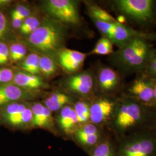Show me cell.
Wrapping results in <instances>:
<instances>
[{
	"label": "cell",
	"mask_w": 156,
	"mask_h": 156,
	"mask_svg": "<svg viewBox=\"0 0 156 156\" xmlns=\"http://www.w3.org/2000/svg\"><path fill=\"white\" fill-rule=\"evenodd\" d=\"M156 121V109L121 95L110 127L117 140L140 129L152 128Z\"/></svg>",
	"instance_id": "1"
},
{
	"label": "cell",
	"mask_w": 156,
	"mask_h": 156,
	"mask_svg": "<svg viewBox=\"0 0 156 156\" xmlns=\"http://www.w3.org/2000/svg\"><path fill=\"white\" fill-rule=\"evenodd\" d=\"M67 37V28L64 24L45 17L39 27L25 38L24 44L32 52L56 60L58 53L65 48Z\"/></svg>",
	"instance_id": "2"
},
{
	"label": "cell",
	"mask_w": 156,
	"mask_h": 156,
	"mask_svg": "<svg viewBox=\"0 0 156 156\" xmlns=\"http://www.w3.org/2000/svg\"><path fill=\"white\" fill-rule=\"evenodd\" d=\"M154 48L153 42L149 41L135 39L114 51L110 60L124 78L137 75L145 69Z\"/></svg>",
	"instance_id": "3"
},
{
	"label": "cell",
	"mask_w": 156,
	"mask_h": 156,
	"mask_svg": "<svg viewBox=\"0 0 156 156\" xmlns=\"http://www.w3.org/2000/svg\"><path fill=\"white\" fill-rule=\"evenodd\" d=\"M112 9L127 22L142 28L156 26V0H114L110 2Z\"/></svg>",
	"instance_id": "4"
},
{
	"label": "cell",
	"mask_w": 156,
	"mask_h": 156,
	"mask_svg": "<svg viewBox=\"0 0 156 156\" xmlns=\"http://www.w3.org/2000/svg\"><path fill=\"white\" fill-rule=\"evenodd\" d=\"M117 156H156V129L146 128L116 140Z\"/></svg>",
	"instance_id": "5"
},
{
	"label": "cell",
	"mask_w": 156,
	"mask_h": 156,
	"mask_svg": "<svg viewBox=\"0 0 156 156\" xmlns=\"http://www.w3.org/2000/svg\"><path fill=\"white\" fill-rule=\"evenodd\" d=\"M102 37L109 39L113 45L120 48L135 39H144L156 42V32L138 30L119 23L101 22L90 18Z\"/></svg>",
	"instance_id": "6"
},
{
	"label": "cell",
	"mask_w": 156,
	"mask_h": 156,
	"mask_svg": "<svg viewBox=\"0 0 156 156\" xmlns=\"http://www.w3.org/2000/svg\"><path fill=\"white\" fill-rule=\"evenodd\" d=\"M32 119L31 105L26 101L15 102L0 108V125L11 130L31 128Z\"/></svg>",
	"instance_id": "7"
},
{
	"label": "cell",
	"mask_w": 156,
	"mask_h": 156,
	"mask_svg": "<svg viewBox=\"0 0 156 156\" xmlns=\"http://www.w3.org/2000/svg\"><path fill=\"white\" fill-rule=\"evenodd\" d=\"M43 8L48 16L65 24L81 26L82 19L79 14L78 2L73 0H48Z\"/></svg>",
	"instance_id": "8"
},
{
	"label": "cell",
	"mask_w": 156,
	"mask_h": 156,
	"mask_svg": "<svg viewBox=\"0 0 156 156\" xmlns=\"http://www.w3.org/2000/svg\"><path fill=\"white\" fill-rule=\"evenodd\" d=\"M119 97L97 95L90 101V122L101 128L110 126Z\"/></svg>",
	"instance_id": "9"
},
{
	"label": "cell",
	"mask_w": 156,
	"mask_h": 156,
	"mask_svg": "<svg viewBox=\"0 0 156 156\" xmlns=\"http://www.w3.org/2000/svg\"><path fill=\"white\" fill-rule=\"evenodd\" d=\"M122 95L132 98L146 106L154 108V80L142 73L126 84Z\"/></svg>",
	"instance_id": "10"
},
{
	"label": "cell",
	"mask_w": 156,
	"mask_h": 156,
	"mask_svg": "<svg viewBox=\"0 0 156 156\" xmlns=\"http://www.w3.org/2000/svg\"><path fill=\"white\" fill-rule=\"evenodd\" d=\"M95 79L98 94L119 97L126 86L123 76L115 69L107 66L99 68Z\"/></svg>",
	"instance_id": "11"
},
{
	"label": "cell",
	"mask_w": 156,
	"mask_h": 156,
	"mask_svg": "<svg viewBox=\"0 0 156 156\" xmlns=\"http://www.w3.org/2000/svg\"><path fill=\"white\" fill-rule=\"evenodd\" d=\"M66 86L85 100L90 101L97 95L95 75L90 71L73 73L66 80Z\"/></svg>",
	"instance_id": "12"
},
{
	"label": "cell",
	"mask_w": 156,
	"mask_h": 156,
	"mask_svg": "<svg viewBox=\"0 0 156 156\" xmlns=\"http://www.w3.org/2000/svg\"><path fill=\"white\" fill-rule=\"evenodd\" d=\"M73 135L78 144L90 153L105 136L102 128L90 122L79 127Z\"/></svg>",
	"instance_id": "13"
},
{
	"label": "cell",
	"mask_w": 156,
	"mask_h": 156,
	"mask_svg": "<svg viewBox=\"0 0 156 156\" xmlns=\"http://www.w3.org/2000/svg\"><path fill=\"white\" fill-rule=\"evenodd\" d=\"M86 57L83 52L64 48L56 56V60L64 71L73 74L82 68Z\"/></svg>",
	"instance_id": "14"
},
{
	"label": "cell",
	"mask_w": 156,
	"mask_h": 156,
	"mask_svg": "<svg viewBox=\"0 0 156 156\" xmlns=\"http://www.w3.org/2000/svg\"><path fill=\"white\" fill-rule=\"evenodd\" d=\"M38 95L37 92L23 89L13 83L1 85L0 86V108L15 102L34 100Z\"/></svg>",
	"instance_id": "15"
},
{
	"label": "cell",
	"mask_w": 156,
	"mask_h": 156,
	"mask_svg": "<svg viewBox=\"0 0 156 156\" xmlns=\"http://www.w3.org/2000/svg\"><path fill=\"white\" fill-rule=\"evenodd\" d=\"M12 83L23 89L33 92H38L39 90L49 87V85L41 75H33L20 69L15 71Z\"/></svg>",
	"instance_id": "16"
},
{
	"label": "cell",
	"mask_w": 156,
	"mask_h": 156,
	"mask_svg": "<svg viewBox=\"0 0 156 156\" xmlns=\"http://www.w3.org/2000/svg\"><path fill=\"white\" fill-rule=\"evenodd\" d=\"M33 113L31 128H42L54 131L55 122L52 112L40 102H35L31 105Z\"/></svg>",
	"instance_id": "17"
},
{
	"label": "cell",
	"mask_w": 156,
	"mask_h": 156,
	"mask_svg": "<svg viewBox=\"0 0 156 156\" xmlns=\"http://www.w3.org/2000/svg\"><path fill=\"white\" fill-rule=\"evenodd\" d=\"M57 122L59 128L67 135L73 134L79 127L74 108L69 105L63 107L59 111Z\"/></svg>",
	"instance_id": "18"
},
{
	"label": "cell",
	"mask_w": 156,
	"mask_h": 156,
	"mask_svg": "<svg viewBox=\"0 0 156 156\" xmlns=\"http://www.w3.org/2000/svg\"><path fill=\"white\" fill-rule=\"evenodd\" d=\"M71 98L62 92H55L48 96L44 101V105L51 112L60 111L63 107L68 105L71 101Z\"/></svg>",
	"instance_id": "19"
},
{
	"label": "cell",
	"mask_w": 156,
	"mask_h": 156,
	"mask_svg": "<svg viewBox=\"0 0 156 156\" xmlns=\"http://www.w3.org/2000/svg\"><path fill=\"white\" fill-rule=\"evenodd\" d=\"M90 154V156H117L116 142L105 136Z\"/></svg>",
	"instance_id": "20"
},
{
	"label": "cell",
	"mask_w": 156,
	"mask_h": 156,
	"mask_svg": "<svg viewBox=\"0 0 156 156\" xmlns=\"http://www.w3.org/2000/svg\"><path fill=\"white\" fill-rule=\"evenodd\" d=\"M86 4L87 13L90 18L103 22H118L116 18L94 2H86Z\"/></svg>",
	"instance_id": "21"
},
{
	"label": "cell",
	"mask_w": 156,
	"mask_h": 156,
	"mask_svg": "<svg viewBox=\"0 0 156 156\" xmlns=\"http://www.w3.org/2000/svg\"><path fill=\"white\" fill-rule=\"evenodd\" d=\"M59 66L53 58L45 56H40L39 73L40 75L45 78H52L58 74Z\"/></svg>",
	"instance_id": "22"
},
{
	"label": "cell",
	"mask_w": 156,
	"mask_h": 156,
	"mask_svg": "<svg viewBox=\"0 0 156 156\" xmlns=\"http://www.w3.org/2000/svg\"><path fill=\"white\" fill-rule=\"evenodd\" d=\"M39 60V55L31 52L27 55L22 61L19 62L18 65L20 70L23 71L33 75H40Z\"/></svg>",
	"instance_id": "23"
},
{
	"label": "cell",
	"mask_w": 156,
	"mask_h": 156,
	"mask_svg": "<svg viewBox=\"0 0 156 156\" xmlns=\"http://www.w3.org/2000/svg\"><path fill=\"white\" fill-rule=\"evenodd\" d=\"M11 63H19L27 56L28 49L24 43L13 41L9 44Z\"/></svg>",
	"instance_id": "24"
},
{
	"label": "cell",
	"mask_w": 156,
	"mask_h": 156,
	"mask_svg": "<svg viewBox=\"0 0 156 156\" xmlns=\"http://www.w3.org/2000/svg\"><path fill=\"white\" fill-rule=\"evenodd\" d=\"M73 108L78 117L79 127L90 122V101L81 100L77 101Z\"/></svg>",
	"instance_id": "25"
},
{
	"label": "cell",
	"mask_w": 156,
	"mask_h": 156,
	"mask_svg": "<svg viewBox=\"0 0 156 156\" xmlns=\"http://www.w3.org/2000/svg\"><path fill=\"white\" fill-rule=\"evenodd\" d=\"M41 22L42 19H40L36 15L32 14L23 21L21 27L19 30L20 35L24 38H26L39 27Z\"/></svg>",
	"instance_id": "26"
},
{
	"label": "cell",
	"mask_w": 156,
	"mask_h": 156,
	"mask_svg": "<svg viewBox=\"0 0 156 156\" xmlns=\"http://www.w3.org/2000/svg\"><path fill=\"white\" fill-rule=\"evenodd\" d=\"M113 44L109 39L106 37H102L97 41L93 49L90 52L89 55H111L113 50Z\"/></svg>",
	"instance_id": "27"
},
{
	"label": "cell",
	"mask_w": 156,
	"mask_h": 156,
	"mask_svg": "<svg viewBox=\"0 0 156 156\" xmlns=\"http://www.w3.org/2000/svg\"><path fill=\"white\" fill-rule=\"evenodd\" d=\"M11 23L5 13L0 9V42H5L11 33Z\"/></svg>",
	"instance_id": "28"
},
{
	"label": "cell",
	"mask_w": 156,
	"mask_h": 156,
	"mask_svg": "<svg viewBox=\"0 0 156 156\" xmlns=\"http://www.w3.org/2000/svg\"><path fill=\"white\" fill-rule=\"evenodd\" d=\"M32 15V11L27 6L19 4L16 6L11 12V17L20 19L24 20L27 17Z\"/></svg>",
	"instance_id": "29"
},
{
	"label": "cell",
	"mask_w": 156,
	"mask_h": 156,
	"mask_svg": "<svg viewBox=\"0 0 156 156\" xmlns=\"http://www.w3.org/2000/svg\"><path fill=\"white\" fill-rule=\"evenodd\" d=\"M140 73L151 79H156V48L153 50L145 69Z\"/></svg>",
	"instance_id": "30"
},
{
	"label": "cell",
	"mask_w": 156,
	"mask_h": 156,
	"mask_svg": "<svg viewBox=\"0 0 156 156\" xmlns=\"http://www.w3.org/2000/svg\"><path fill=\"white\" fill-rule=\"evenodd\" d=\"M15 71L8 67H0V86L12 83Z\"/></svg>",
	"instance_id": "31"
},
{
	"label": "cell",
	"mask_w": 156,
	"mask_h": 156,
	"mask_svg": "<svg viewBox=\"0 0 156 156\" xmlns=\"http://www.w3.org/2000/svg\"><path fill=\"white\" fill-rule=\"evenodd\" d=\"M10 62L9 45L6 42H0V66L8 65Z\"/></svg>",
	"instance_id": "32"
},
{
	"label": "cell",
	"mask_w": 156,
	"mask_h": 156,
	"mask_svg": "<svg viewBox=\"0 0 156 156\" xmlns=\"http://www.w3.org/2000/svg\"><path fill=\"white\" fill-rule=\"evenodd\" d=\"M24 20L17 18L11 17V26L15 30H19L22 25Z\"/></svg>",
	"instance_id": "33"
},
{
	"label": "cell",
	"mask_w": 156,
	"mask_h": 156,
	"mask_svg": "<svg viewBox=\"0 0 156 156\" xmlns=\"http://www.w3.org/2000/svg\"><path fill=\"white\" fill-rule=\"evenodd\" d=\"M13 1L10 0H0V9H2L6 7L11 6Z\"/></svg>",
	"instance_id": "34"
},
{
	"label": "cell",
	"mask_w": 156,
	"mask_h": 156,
	"mask_svg": "<svg viewBox=\"0 0 156 156\" xmlns=\"http://www.w3.org/2000/svg\"><path fill=\"white\" fill-rule=\"evenodd\" d=\"M154 80V108L156 110V79Z\"/></svg>",
	"instance_id": "35"
},
{
	"label": "cell",
	"mask_w": 156,
	"mask_h": 156,
	"mask_svg": "<svg viewBox=\"0 0 156 156\" xmlns=\"http://www.w3.org/2000/svg\"><path fill=\"white\" fill-rule=\"evenodd\" d=\"M153 129H156V122H155V123L154 124V125H153Z\"/></svg>",
	"instance_id": "36"
}]
</instances>
